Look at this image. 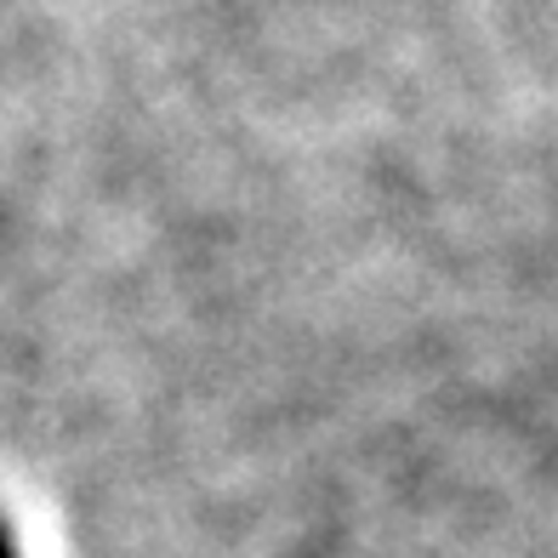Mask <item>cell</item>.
Here are the masks:
<instances>
[{"label": "cell", "mask_w": 558, "mask_h": 558, "mask_svg": "<svg viewBox=\"0 0 558 558\" xmlns=\"http://www.w3.org/2000/svg\"><path fill=\"white\" fill-rule=\"evenodd\" d=\"M0 558H17V542H12V530L0 524Z\"/></svg>", "instance_id": "1"}]
</instances>
